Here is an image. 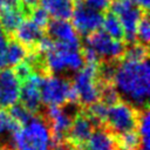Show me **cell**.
<instances>
[{
	"label": "cell",
	"instance_id": "cell-3",
	"mask_svg": "<svg viewBox=\"0 0 150 150\" xmlns=\"http://www.w3.org/2000/svg\"><path fill=\"white\" fill-rule=\"evenodd\" d=\"M45 62L49 74L76 73L83 67L84 60L81 48H74L54 41V45L45 54Z\"/></svg>",
	"mask_w": 150,
	"mask_h": 150
},
{
	"label": "cell",
	"instance_id": "cell-10",
	"mask_svg": "<svg viewBox=\"0 0 150 150\" xmlns=\"http://www.w3.org/2000/svg\"><path fill=\"white\" fill-rule=\"evenodd\" d=\"M41 80L42 76L33 73L27 79L21 81L19 100L21 104L32 114H39L42 109V103L40 97Z\"/></svg>",
	"mask_w": 150,
	"mask_h": 150
},
{
	"label": "cell",
	"instance_id": "cell-23",
	"mask_svg": "<svg viewBox=\"0 0 150 150\" xmlns=\"http://www.w3.org/2000/svg\"><path fill=\"white\" fill-rule=\"evenodd\" d=\"M34 23H36L40 28L46 30V27L49 22V14L42 8V7H35L33 8V11L30 12L29 16H28Z\"/></svg>",
	"mask_w": 150,
	"mask_h": 150
},
{
	"label": "cell",
	"instance_id": "cell-25",
	"mask_svg": "<svg viewBox=\"0 0 150 150\" xmlns=\"http://www.w3.org/2000/svg\"><path fill=\"white\" fill-rule=\"evenodd\" d=\"M83 2L100 12H105L110 7L111 0H83Z\"/></svg>",
	"mask_w": 150,
	"mask_h": 150
},
{
	"label": "cell",
	"instance_id": "cell-16",
	"mask_svg": "<svg viewBox=\"0 0 150 150\" xmlns=\"http://www.w3.org/2000/svg\"><path fill=\"white\" fill-rule=\"evenodd\" d=\"M39 4L49 16L62 20H68L74 8V0H40Z\"/></svg>",
	"mask_w": 150,
	"mask_h": 150
},
{
	"label": "cell",
	"instance_id": "cell-24",
	"mask_svg": "<svg viewBox=\"0 0 150 150\" xmlns=\"http://www.w3.org/2000/svg\"><path fill=\"white\" fill-rule=\"evenodd\" d=\"M9 35H7L4 29L0 26V70L4 69L7 66L6 61V48H7V42H8Z\"/></svg>",
	"mask_w": 150,
	"mask_h": 150
},
{
	"label": "cell",
	"instance_id": "cell-22",
	"mask_svg": "<svg viewBox=\"0 0 150 150\" xmlns=\"http://www.w3.org/2000/svg\"><path fill=\"white\" fill-rule=\"evenodd\" d=\"M149 38H150V22H149L148 13H144L136 27V41L148 46Z\"/></svg>",
	"mask_w": 150,
	"mask_h": 150
},
{
	"label": "cell",
	"instance_id": "cell-20",
	"mask_svg": "<svg viewBox=\"0 0 150 150\" xmlns=\"http://www.w3.org/2000/svg\"><path fill=\"white\" fill-rule=\"evenodd\" d=\"M120 150H137L141 144V138L137 131H128L121 135H116Z\"/></svg>",
	"mask_w": 150,
	"mask_h": 150
},
{
	"label": "cell",
	"instance_id": "cell-2",
	"mask_svg": "<svg viewBox=\"0 0 150 150\" xmlns=\"http://www.w3.org/2000/svg\"><path fill=\"white\" fill-rule=\"evenodd\" d=\"M13 150H54L49 127L41 112L21 125L12 137Z\"/></svg>",
	"mask_w": 150,
	"mask_h": 150
},
{
	"label": "cell",
	"instance_id": "cell-1",
	"mask_svg": "<svg viewBox=\"0 0 150 150\" xmlns=\"http://www.w3.org/2000/svg\"><path fill=\"white\" fill-rule=\"evenodd\" d=\"M112 83L123 101L138 110L149 108L150 68L148 60L130 61L121 59L117 62Z\"/></svg>",
	"mask_w": 150,
	"mask_h": 150
},
{
	"label": "cell",
	"instance_id": "cell-14",
	"mask_svg": "<svg viewBox=\"0 0 150 150\" xmlns=\"http://www.w3.org/2000/svg\"><path fill=\"white\" fill-rule=\"evenodd\" d=\"M46 34V30L40 28L36 23H34L29 18L23 19L20 25L12 33V38L22 43L28 50H32L36 47L40 39Z\"/></svg>",
	"mask_w": 150,
	"mask_h": 150
},
{
	"label": "cell",
	"instance_id": "cell-27",
	"mask_svg": "<svg viewBox=\"0 0 150 150\" xmlns=\"http://www.w3.org/2000/svg\"><path fill=\"white\" fill-rule=\"evenodd\" d=\"M132 2H134L138 8H141L143 12H148L150 0H132Z\"/></svg>",
	"mask_w": 150,
	"mask_h": 150
},
{
	"label": "cell",
	"instance_id": "cell-17",
	"mask_svg": "<svg viewBox=\"0 0 150 150\" xmlns=\"http://www.w3.org/2000/svg\"><path fill=\"white\" fill-rule=\"evenodd\" d=\"M28 54V49L14 38L9 36L6 48V61L7 66H15L21 62Z\"/></svg>",
	"mask_w": 150,
	"mask_h": 150
},
{
	"label": "cell",
	"instance_id": "cell-8",
	"mask_svg": "<svg viewBox=\"0 0 150 150\" xmlns=\"http://www.w3.org/2000/svg\"><path fill=\"white\" fill-rule=\"evenodd\" d=\"M70 18L73 21V27L77 34L83 36L100 29L103 21L102 12L88 6L83 1L74 5Z\"/></svg>",
	"mask_w": 150,
	"mask_h": 150
},
{
	"label": "cell",
	"instance_id": "cell-13",
	"mask_svg": "<svg viewBox=\"0 0 150 150\" xmlns=\"http://www.w3.org/2000/svg\"><path fill=\"white\" fill-rule=\"evenodd\" d=\"M75 150H120V148L116 135L110 132L104 125H101L94 129L86 142L76 145Z\"/></svg>",
	"mask_w": 150,
	"mask_h": 150
},
{
	"label": "cell",
	"instance_id": "cell-12",
	"mask_svg": "<svg viewBox=\"0 0 150 150\" xmlns=\"http://www.w3.org/2000/svg\"><path fill=\"white\" fill-rule=\"evenodd\" d=\"M95 128L96 127L94 122L90 120L84 108H82L73 118V122L66 136V141L74 146L80 145L88 139V137L90 136V134L94 131Z\"/></svg>",
	"mask_w": 150,
	"mask_h": 150
},
{
	"label": "cell",
	"instance_id": "cell-21",
	"mask_svg": "<svg viewBox=\"0 0 150 150\" xmlns=\"http://www.w3.org/2000/svg\"><path fill=\"white\" fill-rule=\"evenodd\" d=\"M9 115L12 116V118L21 127L25 123H27L34 114H32L29 110H27L21 103H15L13 104L12 107H9V110H8Z\"/></svg>",
	"mask_w": 150,
	"mask_h": 150
},
{
	"label": "cell",
	"instance_id": "cell-15",
	"mask_svg": "<svg viewBox=\"0 0 150 150\" xmlns=\"http://www.w3.org/2000/svg\"><path fill=\"white\" fill-rule=\"evenodd\" d=\"M21 6H0V26L7 35H12L20 22L26 19Z\"/></svg>",
	"mask_w": 150,
	"mask_h": 150
},
{
	"label": "cell",
	"instance_id": "cell-4",
	"mask_svg": "<svg viewBox=\"0 0 150 150\" xmlns=\"http://www.w3.org/2000/svg\"><path fill=\"white\" fill-rule=\"evenodd\" d=\"M40 97L42 105H63L69 102H77V95L73 83L66 76L47 75L40 83Z\"/></svg>",
	"mask_w": 150,
	"mask_h": 150
},
{
	"label": "cell",
	"instance_id": "cell-18",
	"mask_svg": "<svg viewBox=\"0 0 150 150\" xmlns=\"http://www.w3.org/2000/svg\"><path fill=\"white\" fill-rule=\"evenodd\" d=\"M101 27H102V30L105 32L111 38H114L116 40L124 41L123 27H122L118 18L114 13L108 12V13H105V15H103V21H102Z\"/></svg>",
	"mask_w": 150,
	"mask_h": 150
},
{
	"label": "cell",
	"instance_id": "cell-11",
	"mask_svg": "<svg viewBox=\"0 0 150 150\" xmlns=\"http://www.w3.org/2000/svg\"><path fill=\"white\" fill-rule=\"evenodd\" d=\"M21 82L12 68L0 70V108H9L18 103Z\"/></svg>",
	"mask_w": 150,
	"mask_h": 150
},
{
	"label": "cell",
	"instance_id": "cell-6",
	"mask_svg": "<svg viewBox=\"0 0 150 150\" xmlns=\"http://www.w3.org/2000/svg\"><path fill=\"white\" fill-rule=\"evenodd\" d=\"M138 112V109L120 98L115 103L108 105L104 127L114 135L132 131L137 127Z\"/></svg>",
	"mask_w": 150,
	"mask_h": 150
},
{
	"label": "cell",
	"instance_id": "cell-9",
	"mask_svg": "<svg viewBox=\"0 0 150 150\" xmlns=\"http://www.w3.org/2000/svg\"><path fill=\"white\" fill-rule=\"evenodd\" d=\"M46 34L57 43H62L74 48H81L80 36L68 20H62V19L49 20L46 27Z\"/></svg>",
	"mask_w": 150,
	"mask_h": 150
},
{
	"label": "cell",
	"instance_id": "cell-7",
	"mask_svg": "<svg viewBox=\"0 0 150 150\" xmlns=\"http://www.w3.org/2000/svg\"><path fill=\"white\" fill-rule=\"evenodd\" d=\"M84 45L90 47L101 61H117L122 59L127 43L97 29L86 36Z\"/></svg>",
	"mask_w": 150,
	"mask_h": 150
},
{
	"label": "cell",
	"instance_id": "cell-28",
	"mask_svg": "<svg viewBox=\"0 0 150 150\" xmlns=\"http://www.w3.org/2000/svg\"><path fill=\"white\" fill-rule=\"evenodd\" d=\"M20 0H0V6H19Z\"/></svg>",
	"mask_w": 150,
	"mask_h": 150
},
{
	"label": "cell",
	"instance_id": "cell-5",
	"mask_svg": "<svg viewBox=\"0 0 150 150\" xmlns=\"http://www.w3.org/2000/svg\"><path fill=\"white\" fill-rule=\"evenodd\" d=\"M98 63H84L73 76V87L79 103L86 108L100 101V80L97 74Z\"/></svg>",
	"mask_w": 150,
	"mask_h": 150
},
{
	"label": "cell",
	"instance_id": "cell-26",
	"mask_svg": "<svg viewBox=\"0 0 150 150\" xmlns=\"http://www.w3.org/2000/svg\"><path fill=\"white\" fill-rule=\"evenodd\" d=\"M39 2H40V0H20V6H21V8L25 12L27 18L29 16L33 8H35L39 5Z\"/></svg>",
	"mask_w": 150,
	"mask_h": 150
},
{
	"label": "cell",
	"instance_id": "cell-19",
	"mask_svg": "<svg viewBox=\"0 0 150 150\" xmlns=\"http://www.w3.org/2000/svg\"><path fill=\"white\" fill-rule=\"evenodd\" d=\"M148 55H149L148 46L135 41L132 43L125 45V49L122 59L130 61H143V60H148Z\"/></svg>",
	"mask_w": 150,
	"mask_h": 150
},
{
	"label": "cell",
	"instance_id": "cell-29",
	"mask_svg": "<svg viewBox=\"0 0 150 150\" xmlns=\"http://www.w3.org/2000/svg\"><path fill=\"white\" fill-rule=\"evenodd\" d=\"M0 150H6V149H2V148H0Z\"/></svg>",
	"mask_w": 150,
	"mask_h": 150
}]
</instances>
